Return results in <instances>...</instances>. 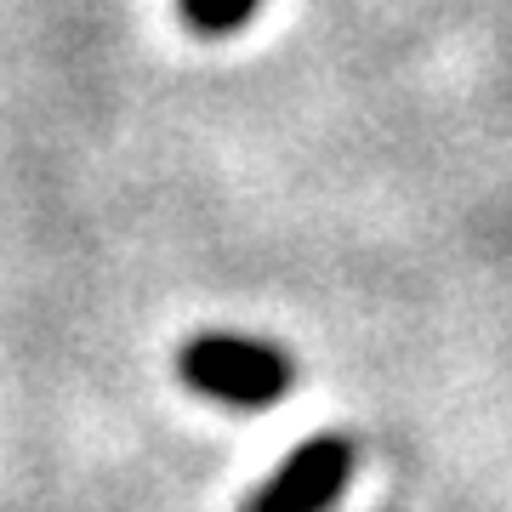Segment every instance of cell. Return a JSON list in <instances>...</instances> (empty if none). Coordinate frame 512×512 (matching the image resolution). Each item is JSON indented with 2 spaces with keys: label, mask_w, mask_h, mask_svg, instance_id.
I'll list each match as a JSON object with an SVG mask.
<instances>
[{
  "label": "cell",
  "mask_w": 512,
  "mask_h": 512,
  "mask_svg": "<svg viewBox=\"0 0 512 512\" xmlns=\"http://www.w3.org/2000/svg\"><path fill=\"white\" fill-rule=\"evenodd\" d=\"M177 376L188 393H200L222 410H274L296 387V359L268 336L200 330L177 348Z\"/></svg>",
  "instance_id": "1"
},
{
  "label": "cell",
  "mask_w": 512,
  "mask_h": 512,
  "mask_svg": "<svg viewBox=\"0 0 512 512\" xmlns=\"http://www.w3.org/2000/svg\"><path fill=\"white\" fill-rule=\"evenodd\" d=\"M353 473H359V439L353 433H313L274 473L256 478L239 512H336Z\"/></svg>",
  "instance_id": "2"
},
{
  "label": "cell",
  "mask_w": 512,
  "mask_h": 512,
  "mask_svg": "<svg viewBox=\"0 0 512 512\" xmlns=\"http://www.w3.org/2000/svg\"><path fill=\"white\" fill-rule=\"evenodd\" d=\"M256 6H262V0H177L183 23L194 29V35H205V40L239 35V29L256 18Z\"/></svg>",
  "instance_id": "3"
}]
</instances>
